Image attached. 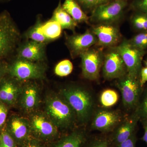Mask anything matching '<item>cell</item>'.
Returning <instances> with one entry per match:
<instances>
[{
	"label": "cell",
	"instance_id": "6da1fadb",
	"mask_svg": "<svg viewBox=\"0 0 147 147\" xmlns=\"http://www.w3.org/2000/svg\"><path fill=\"white\" fill-rule=\"evenodd\" d=\"M62 96L68 102L81 122L86 123L92 114L94 100L88 91L82 87L72 86L62 90Z\"/></svg>",
	"mask_w": 147,
	"mask_h": 147
},
{
	"label": "cell",
	"instance_id": "7a4b0ae2",
	"mask_svg": "<svg viewBox=\"0 0 147 147\" xmlns=\"http://www.w3.org/2000/svg\"><path fill=\"white\" fill-rule=\"evenodd\" d=\"M19 29L7 11L0 13V59H9L14 55L20 44Z\"/></svg>",
	"mask_w": 147,
	"mask_h": 147
},
{
	"label": "cell",
	"instance_id": "3957f363",
	"mask_svg": "<svg viewBox=\"0 0 147 147\" xmlns=\"http://www.w3.org/2000/svg\"><path fill=\"white\" fill-rule=\"evenodd\" d=\"M46 115L58 127L68 128L74 123L75 112L63 97L51 95L46 98Z\"/></svg>",
	"mask_w": 147,
	"mask_h": 147
},
{
	"label": "cell",
	"instance_id": "277c9868",
	"mask_svg": "<svg viewBox=\"0 0 147 147\" xmlns=\"http://www.w3.org/2000/svg\"><path fill=\"white\" fill-rule=\"evenodd\" d=\"M46 67L42 62L19 59H15L8 63V74L18 82L45 77Z\"/></svg>",
	"mask_w": 147,
	"mask_h": 147
},
{
	"label": "cell",
	"instance_id": "5b68a950",
	"mask_svg": "<svg viewBox=\"0 0 147 147\" xmlns=\"http://www.w3.org/2000/svg\"><path fill=\"white\" fill-rule=\"evenodd\" d=\"M129 0H111L98 6L92 11L90 23L93 25L115 24L123 16Z\"/></svg>",
	"mask_w": 147,
	"mask_h": 147
},
{
	"label": "cell",
	"instance_id": "8992f818",
	"mask_svg": "<svg viewBox=\"0 0 147 147\" xmlns=\"http://www.w3.org/2000/svg\"><path fill=\"white\" fill-rule=\"evenodd\" d=\"M117 80V86L121 94L124 106L127 110L134 111L144 88L139 78H134L127 73Z\"/></svg>",
	"mask_w": 147,
	"mask_h": 147
},
{
	"label": "cell",
	"instance_id": "52a82bcc",
	"mask_svg": "<svg viewBox=\"0 0 147 147\" xmlns=\"http://www.w3.org/2000/svg\"><path fill=\"white\" fill-rule=\"evenodd\" d=\"M115 48L125 64L127 74L132 77L139 79V74L142 67V61L147 52L132 46L126 38L123 39Z\"/></svg>",
	"mask_w": 147,
	"mask_h": 147
},
{
	"label": "cell",
	"instance_id": "ba28073f",
	"mask_svg": "<svg viewBox=\"0 0 147 147\" xmlns=\"http://www.w3.org/2000/svg\"><path fill=\"white\" fill-rule=\"evenodd\" d=\"M102 48L92 47L80 55L82 75L85 79L90 81L99 79L105 55Z\"/></svg>",
	"mask_w": 147,
	"mask_h": 147
},
{
	"label": "cell",
	"instance_id": "9c48e42d",
	"mask_svg": "<svg viewBox=\"0 0 147 147\" xmlns=\"http://www.w3.org/2000/svg\"><path fill=\"white\" fill-rule=\"evenodd\" d=\"M108 49L104 55L102 74L106 80L117 79L127 73V69L121 55L115 47Z\"/></svg>",
	"mask_w": 147,
	"mask_h": 147
},
{
	"label": "cell",
	"instance_id": "30bf717a",
	"mask_svg": "<svg viewBox=\"0 0 147 147\" xmlns=\"http://www.w3.org/2000/svg\"><path fill=\"white\" fill-rule=\"evenodd\" d=\"M65 44L68 48L71 58L80 57L94 45H96L97 38L91 30L88 29L82 34L73 33L65 36Z\"/></svg>",
	"mask_w": 147,
	"mask_h": 147
},
{
	"label": "cell",
	"instance_id": "8fae6325",
	"mask_svg": "<svg viewBox=\"0 0 147 147\" xmlns=\"http://www.w3.org/2000/svg\"><path fill=\"white\" fill-rule=\"evenodd\" d=\"M97 39L96 46L108 48L117 46L122 41L119 29L115 24L93 25L91 28Z\"/></svg>",
	"mask_w": 147,
	"mask_h": 147
},
{
	"label": "cell",
	"instance_id": "7c38bea8",
	"mask_svg": "<svg viewBox=\"0 0 147 147\" xmlns=\"http://www.w3.org/2000/svg\"><path fill=\"white\" fill-rule=\"evenodd\" d=\"M121 115L117 111L101 110L96 113L91 124V129L102 134L111 133L119 125Z\"/></svg>",
	"mask_w": 147,
	"mask_h": 147
},
{
	"label": "cell",
	"instance_id": "4fadbf2b",
	"mask_svg": "<svg viewBox=\"0 0 147 147\" xmlns=\"http://www.w3.org/2000/svg\"><path fill=\"white\" fill-rule=\"evenodd\" d=\"M139 120L140 117L136 109L131 115L108 135L112 146L115 147L136 132L137 123Z\"/></svg>",
	"mask_w": 147,
	"mask_h": 147
},
{
	"label": "cell",
	"instance_id": "5bb4252c",
	"mask_svg": "<svg viewBox=\"0 0 147 147\" xmlns=\"http://www.w3.org/2000/svg\"><path fill=\"white\" fill-rule=\"evenodd\" d=\"M30 122L31 132L40 139L49 140L57 135V127L46 115L35 114Z\"/></svg>",
	"mask_w": 147,
	"mask_h": 147
},
{
	"label": "cell",
	"instance_id": "9a60e30c",
	"mask_svg": "<svg viewBox=\"0 0 147 147\" xmlns=\"http://www.w3.org/2000/svg\"><path fill=\"white\" fill-rule=\"evenodd\" d=\"M46 45L45 43L28 40L18 45L15 57L32 61L42 62L46 59Z\"/></svg>",
	"mask_w": 147,
	"mask_h": 147
},
{
	"label": "cell",
	"instance_id": "2e32d148",
	"mask_svg": "<svg viewBox=\"0 0 147 147\" xmlns=\"http://www.w3.org/2000/svg\"><path fill=\"white\" fill-rule=\"evenodd\" d=\"M7 130L15 142L23 143L28 140L31 133L30 122L20 117L11 116L7 123Z\"/></svg>",
	"mask_w": 147,
	"mask_h": 147
},
{
	"label": "cell",
	"instance_id": "e0dca14e",
	"mask_svg": "<svg viewBox=\"0 0 147 147\" xmlns=\"http://www.w3.org/2000/svg\"><path fill=\"white\" fill-rule=\"evenodd\" d=\"M18 82L8 74L0 82V101L6 105L16 103L22 90Z\"/></svg>",
	"mask_w": 147,
	"mask_h": 147
},
{
	"label": "cell",
	"instance_id": "ac0fdd59",
	"mask_svg": "<svg viewBox=\"0 0 147 147\" xmlns=\"http://www.w3.org/2000/svg\"><path fill=\"white\" fill-rule=\"evenodd\" d=\"M21 94V106L26 112L30 113L36 109L40 99L39 88L36 84L30 83L25 85Z\"/></svg>",
	"mask_w": 147,
	"mask_h": 147
},
{
	"label": "cell",
	"instance_id": "d6986e66",
	"mask_svg": "<svg viewBox=\"0 0 147 147\" xmlns=\"http://www.w3.org/2000/svg\"><path fill=\"white\" fill-rule=\"evenodd\" d=\"M63 8L77 24H90V17L82 9L76 0H65Z\"/></svg>",
	"mask_w": 147,
	"mask_h": 147
},
{
	"label": "cell",
	"instance_id": "ffe728a7",
	"mask_svg": "<svg viewBox=\"0 0 147 147\" xmlns=\"http://www.w3.org/2000/svg\"><path fill=\"white\" fill-rule=\"evenodd\" d=\"M52 18L57 21L63 30H70L75 33L78 24L63 8L61 0L53 11Z\"/></svg>",
	"mask_w": 147,
	"mask_h": 147
},
{
	"label": "cell",
	"instance_id": "44dd1931",
	"mask_svg": "<svg viewBox=\"0 0 147 147\" xmlns=\"http://www.w3.org/2000/svg\"><path fill=\"white\" fill-rule=\"evenodd\" d=\"M88 138L84 131H74L61 139L55 147H82Z\"/></svg>",
	"mask_w": 147,
	"mask_h": 147
},
{
	"label": "cell",
	"instance_id": "7402d4cb",
	"mask_svg": "<svg viewBox=\"0 0 147 147\" xmlns=\"http://www.w3.org/2000/svg\"><path fill=\"white\" fill-rule=\"evenodd\" d=\"M41 29L42 33L50 42L59 39L62 33L61 25L52 18L42 23Z\"/></svg>",
	"mask_w": 147,
	"mask_h": 147
},
{
	"label": "cell",
	"instance_id": "603a6c76",
	"mask_svg": "<svg viewBox=\"0 0 147 147\" xmlns=\"http://www.w3.org/2000/svg\"><path fill=\"white\" fill-rule=\"evenodd\" d=\"M42 24L41 18L40 16H38L37 18L35 24L26 32L25 34V37L28 40L48 44L50 41L42 33L41 29Z\"/></svg>",
	"mask_w": 147,
	"mask_h": 147
},
{
	"label": "cell",
	"instance_id": "cb8c5ba5",
	"mask_svg": "<svg viewBox=\"0 0 147 147\" xmlns=\"http://www.w3.org/2000/svg\"><path fill=\"white\" fill-rule=\"evenodd\" d=\"M132 28L137 32H147V13L134 11L130 16Z\"/></svg>",
	"mask_w": 147,
	"mask_h": 147
},
{
	"label": "cell",
	"instance_id": "d4e9b609",
	"mask_svg": "<svg viewBox=\"0 0 147 147\" xmlns=\"http://www.w3.org/2000/svg\"><path fill=\"white\" fill-rule=\"evenodd\" d=\"M119 100V95L115 90L108 89L102 92L100 96V104L108 108L115 105Z\"/></svg>",
	"mask_w": 147,
	"mask_h": 147
},
{
	"label": "cell",
	"instance_id": "484cf974",
	"mask_svg": "<svg viewBox=\"0 0 147 147\" xmlns=\"http://www.w3.org/2000/svg\"><path fill=\"white\" fill-rule=\"evenodd\" d=\"M82 147H113L108 135L103 134L100 135L89 137Z\"/></svg>",
	"mask_w": 147,
	"mask_h": 147
},
{
	"label": "cell",
	"instance_id": "4316f807",
	"mask_svg": "<svg viewBox=\"0 0 147 147\" xmlns=\"http://www.w3.org/2000/svg\"><path fill=\"white\" fill-rule=\"evenodd\" d=\"M128 40L132 46L147 52V32H138Z\"/></svg>",
	"mask_w": 147,
	"mask_h": 147
},
{
	"label": "cell",
	"instance_id": "83f0119b",
	"mask_svg": "<svg viewBox=\"0 0 147 147\" xmlns=\"http://www.w3.org/2000/svg\"><path fill=\"white\" fill-rule=\"evenodd\" d=\"M73 66L71 61L65 59L61 61L55 66V73L60 77L66 76L70 74L73 70Z\"/></svg>",
	"mask_w": 147,
	"mask_h": 147
},
{
	"label": "cell",
	"instance_id": "f1b7e54d",
	"mask_svg": "<svg viewBox=\"0 0 147 147\" xmlns=\"http://www.w3.org/2000/svg\"><path fill=\"white\" fill-rule=\"evenodd\" d=\"M82 9L87 13L92 11L98 6L110 1L111 0H76Z\"/></svg>",
	"mask_w": 147,
	"mask_h": 147
},
{
	"label": "cell",
	"instance_id": "f546056e",
	"mask_svg": "<svg viewBox=\"0 0 147 147\" xmlns=\"http://www.w3.org/2000/svg\"><path fill=\"white\" fill-rule=\"evenodd\" d=\"M140 120L142 121L147 119V86L144 88L139 104L136 108Z\"/></svg>",
	"mask_w": 147,
	"mask_h": 147
},
{
	"label": "cell",
	"instance_id": "4dcf8cb0",
	"mask_svg": "<svg viewBox=\"0 0 147 147\" xmlns=\"http://www.w3.org/2000/svg\"><path fill=\"white\" fill-rule=\"evenodd\" d=\"M15 142L6 129L1 131L0 134V147H16Z\"/></svg>",
	"mask_w": 147,
	"mask_h": 147
},
{
	"label": "cell",
	"instance_id": "1f68e13d",
	"mask_svg": "<svg viewBox=\"0 0 147 147\" xmlns=\"http://www.w3.org/2000/svg\"><path fill=\"white\" fill-rule=\"evenodd\" d=\"M129 8L133 11L147 13V0H132Z\"/></svg>",
	"mask_w": 147,
	"mask_h": 147
},
{
	"label": "cell",
	"instance_id": "d6a6232c",
	"mask_svg": "<svg viewBox=\"0 0 147 147\" xmlns=\"http://www.w3.org/2000/svg\"><path fill=\"white\" fill-rule=\"evenodd\" d=\"M137 140L138 138L136 131L128 139L121 142L115 147H136V143Z\"/></svg>",
	"mask_w": 147,
	"mask_h": 147
},
{
	"label": "cell",
	"instance_id": "836d02e7",
	"mask_svg": "<svg viewBox=\"0 0 147 147\" xmlns=\"http://www.w3.org/2000/svg\"><path fill=\"white\" fill-rule=\"evenodd\" d=\"M7 110L6 105L0 101V129L5 124L7 118Z\"/></svg>",
	"mask_w": 147,
	"mask_h": 147
},
{
	"label": "cell",
	"instance_id": "e575fe53",
	"mask_svg": "<svg viewBox=\"0 0 147 147\" xmlns=\"http://www.w3.org/2000/svg\"><path fill=\"white\" fill-rule=\"evenodd\" d=\"M8 73V63L4 60L0 59V82Z\"/></svg>",
	"mask_w": 147,
	"mask_h": 147
},
{
	"label": "cell",
	"instance_id": "d590c367",
	"mask_svg": "<svg viewBox=\"0 0 147 147\" xmlns=\"http://www.w3.org/2000/svg\"><path fill=\"white\" fill-rule=\"evenodd\" d=\"M139 80L141 86L144 87L145 84L147 82V67H142L139 74Z\"/></svg>",
	"mask_w": 147,
	"mask_h": 147
},
{
	"label": "cell",
	"instance_id": "8d00e7d4",
	"mask_svg": "<svg viewBox=\"0 0 147 147\" xmlns=\"http://www.w3.org/2000/svg\"><path fill=\"white\" fill-rule=\"evenodd\" d=\"M141 121H142L144 131V135L142 138H141V139L145 142L147 146V119Z\"/></svg>",
	"mask_w": 147,
	"mask_h": 147
},
{
	"label": "cell",
	"instance_id": "74e56055",
	"mask_svg": "<svg viewBox=\"0 0 147 147\" xmlns=\"http://www.w3.org/2000/svg\"><path fill=\"white\" fill-rule=\"evenodd\" d=\"M24 147H42L38 144L35 142H28L24 146Z\"/></svg>",
	"mask_w": 147,
	"mask_h": 147
},
{
	"label": "cell",
	"instance_id": "f35d334b",
	"mask_svg": "<svg viewBox=\"0 0 147 147\" xmlns=\"http://www.w3.org/2000/svg\"><path fill=\"white\" fill-rule=\"evenodd\" d=\"M10 0H0V3L6 2L9 1Z\"/></svg>",
	"mask_w": 147,
	"mask_h": 147
},
{
	"label": "cell",
	"instance_id": "ab89813d",
	"mask_svg": "<svg viewBox=\"0 0 147 147\" xmlns=\"http://www.w3.org/2000/svg\"><path fill=\"white\" fill-rule=\"evenodd\" d=\"M145 67H147V59H146V60L145 61Z\"/></svg>",
	"mask_w": 147,
	"mask_h": 147
}]
</instances>
